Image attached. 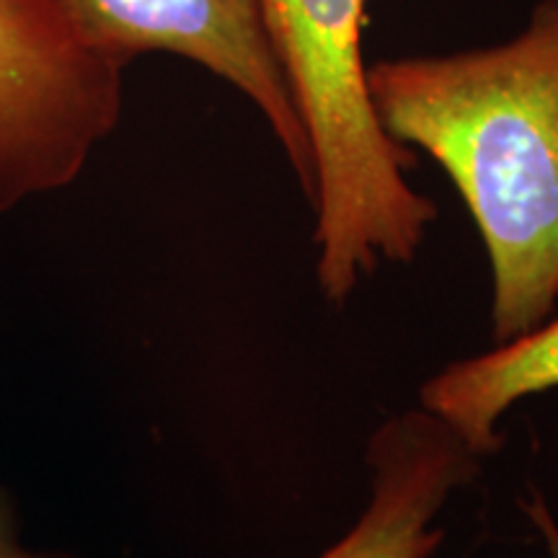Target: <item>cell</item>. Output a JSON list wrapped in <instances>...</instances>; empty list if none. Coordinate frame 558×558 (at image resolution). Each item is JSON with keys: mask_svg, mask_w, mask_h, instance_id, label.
<instances>
[{"mask_svg": "<svg viewBox=\"0 0 558 558\" xmlns=\"http://www.w3.org/2000/svg\"><path fill=\"white\" fill-rule=\"evenodd\" d=\"M369 499L354 525L316 558H432L437 514L481 473L469 445L422 407L388 416L367 439Z\"/></svg>", "mask_w": 558, "mask_h": 558, "instance_id": "cell-5", "label": "cell"}, {"mask_svg": "<svg viewBox=\"0 0 558 558\" xmlns=\"http://www.w3.org/2000/svg\"><path fill=\"white\" fill-rule=\"evenodd\" d=\"M380 128L448 173L492 264V337H525L558 305V0L481 50L367 65Z\"/></svg>", "mask_w": 558, "mask_h": 558, "instance_id": "cell-1", "label": "cell"}, {"mask_svg": "<svg viewBox=\"0 0 558 558\" xmlns=\"http://www.w3.org/2000/svg\"><path fill=\"white\" fill-rule=\"evenodd\" d=\"M0 558H78L65 550H29L19 538L16 505L5 488H0Z\"/></svg>", "mask_w": 558, "mask_h": 558, "instance_id": "cell-7", "label": "cell"}, {"mask_svg": "<svg viewBox=\"0 0 558 558\" xmlns=\"http://www.w3.org/2000/svg\"><path fill=\"white\" fill-rule=\"evenodd\" d=\"M367 0H262L269 37L308 132L316 190V279L347 303L380 262L409 264L437 207L407 181L416 156L383 132L367 90Z\"/></svg>", "mask_w": 558, "mask_h": 558, "instance_id": "cell-2", "label": "cell"}, {"mask_svg": "<svg viewBox=\"0 0 558 558\" xmlns=\"http://www.w3.org/2000/svg\"><path fill=\"white\" fill-rule=\"evenodd\" d=\"M558 388V318L492 352L445 365L418 388V407L442 418L478 458L501 450L499 422L514 403Z\"/></svg>", "mask_w": 558, "mask_h": 558, "instance_id": "cell-6", "label": "cell"}, {"mask_svg": "<svg viewBox=\"0 0 558 558\" xmlns=\"http://www.w3.org/2000/svg\"><path fill=\"white\" fill-rule=\"evenodd\" d=\"M122 107L124 65L62 0H0V215L73 184Z\"/></svg>", "mask_w": 558, "mask_h": 558, "instance_id": "cell-3", "label": "cell"}, {"mask_svg": "<svg viewBox=\"0 0 558 558\" xmlns=\"http://www.w3.org/2000/svg\"><path fill=\"white\" fill-rule=\"evenodd\" d=\"M522 512L527 514V520L533 522V527L538 530L543 546H546L550 558H558V520L550 512L546 497L541 492H533L527 499L520 501Z\"/></svg>", "mask_w": 558, "mask_h": 558, "instance_id": "cell-8", "label": "cell"}, {"mask_svg": "<svg viewBox=\"0 0 558 558\" xmlns=\"http://www.w3.org/2000/svg\"><path fill=\"white\" fill-rule=\"evenodd\" d=\"M96 50L128 68L145 52L197 62L262 111L308 202L316 166L262 0H62Z\"/></svg>", "mask_w": 558, "mask_h": 558, "instance_id": "cell-4", "label": "cell"}]
</instances>
